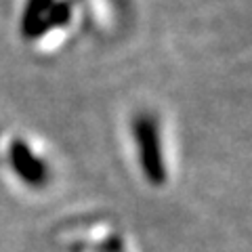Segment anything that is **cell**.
<instances>
[{"label":"cell","instance_id":"6da1fadb","mask_svg":"<svg viewBox=\"0 0 252 252\" xmlns=\"http://www.w3.org/2000/svg\"><path fill=\"white\" fill-rule=\"evenodd\" d=\"M135 137L141 147V164L149 181L162 183L164 181V162L160 154V137H158L156 122L149 116H139L135 120Z\"/></svg>","mask_w":252,"mask_h":252},{"label":"cell","instance_id":"7a4b0ae2","mask_svg":"<svg viewBox=\"0 0 252 252\" xmlns=\"http://www.w3.org/2000/svg\"><path fill=\"white\" fill-rule=\"evenodd\" d=\"M11 160L15 170L19 172V177L30 185L40 187L46 181V168L44 164L38 160V158L30 152V149L21 143V141H15L11 147Z\"/></svg>","mask_w":252,"mask_h":252}]
</instances>
